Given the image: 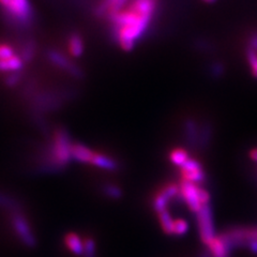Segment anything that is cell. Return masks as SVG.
<instances>
[{"label": "cell", "mask_w": 257, "mask_h": 257, "mask_svg": "<svg viewBox=\"0 0 257 257\" xmlns=\"http://www.w3.org/2000/svg\"><path fill=\"white\" fill-rule=\"evenodd\" d=\"M48 57H50V60L55 64V66H57L58 68L67 71L71 75H73L74 77H77V78L83 77L82 70L77 68L74 63L69 61L63 55L57 52H51L48 54Z\"/></svg>", "instance_id": "8"}, {"label": "cell", "mask_w": 257, "mask_h": 257, "mask_svg": "<svg viewBox=\"0 0 257 257\" xmlns=\"http://www.w3.org/2000/svg\"><path fill=\"white\" fill-rule=\"evenodd\" d=\"M189 229V223L184 219H175L173 224V231L172 235L181 236L186 234Z\"/></svg>", "instance_id": "20"}, {"label": "cell", "mask_w": 257, "mask_h": 257, "mask_svg": "<svg viewBox=\"0 0 257 257\" xmlns=\"http://www.w3.org/2000/svg\"><path fill=\"white\" fill-rule=\"evenodd\" d=\"M93 155L94 151L82 143H74L73 146H72V161H75L77 163L90 164Z\"/></svg>", "instance_id": "9"}, {"label": "cell", "mask_w": 257, "mask_h": 257, "mask_svg": "<svg viewBox=\"0 0 257 257\" xmlns=\"http://www.w3.org/2000/svg\"><path fill=\"white\" fill-rule=\"evenodd\" d=\"M204 2H206V3H213L214 0H204Z\"/></svg>", "instance_id": "29"}, {"label": "cell", "mask_w": 257, "mask_h": 257, "mask_svg": "<svg viewBox=\"0 0 257 257\" xmlns=\"http://www.w3.org/2000/svg\"><path fill=\"white\" fill-rule=\"evenodd\" d=\"M190 158L189 152L183 148H175L170 154V160L172 161V163L178 167H181Z\"/></svg>", "instance_id": "17"}, {"label": "cell", "mask_w": 257, "mask_h": 257, "mask_svg": "<svg viewBox=\"0 0 257 257\" xmlns=\"http://www.w3.org/2000/svg\"><path fill=\"white\" fill-rule=\"evenodd\" d=\"M82 257H96V243L91 237L84 240V254Z\"/></svg>", "instance_id": "21"}, {"label": "cell", "mask_w": 257, "mask_h": 257, "mask_svg": "<svg viewBox=\"0 0 257 257\" xmlns=\"http://www.w3.org/2000/svg\"><path fill=\"white\" fill-rule=\"evenodd\" d=\"M250 158L255 161V162H257V148L256 149H253L251 152H250Z\"/></svg>", "instance_id": "26"}, {"label": "cell", "mask_w": 257, "mask_h": 257, "mask_svg": "<svg viewBox=\"0 0 257 257\" xmlns=\"http://www.w3.org/2000/svg\"><path fill=\"white\" fill-rule=\"evenodd\" d=\"M85 50L83 39L78 35H71L68 40V51L73 57H80Z\"/></svg>", "instance_id": "16"}, {"label": "cell", "mask_w": 257, "mask_h": 257, "mask_svg": "<svg viewBox=\"0 0 257 257\" xmlns=\"http://www.w3.org/2000/svg\"><path fill=\"white\" fill-rule=\"evenodd\" d=\"M19 2L24 3V4H28V0H19Z\"/></svg>", "instance_id": "28"}, {"label": "cell", "mask_w": 257, "mask_h": 257, "mask_svg": "<svg viewBox=\"0 0 257 257\" xmlns=\"http://www.w3.org/2000/svg\"><path fill=\"white\" fill-rule=\"evenodd\" d=\"M247 247L250 248V251H251V252H253V253L257 254V240H253V241H251V242L247 244Z\"/></svg>", "instance_id": "25"}, {"label": "cell", "mask_w": 257, "mask_h": 257, "mask_svg": "<svg viewBox=\"0 0 257 257\" xmlns=\"http://www.w3.org/2000/svg\"><path fill=\"white\" fill-rule=\"evenodd\" d=\"M24 67V59L21 56L14 55L10 58L0 59V72H19Z\"/></svg>", "instance_id": "14"}, {"label": "cell", "mask_w": 257, "mask_h": 257, "mask_svg": "<svg viewBox=\"0 0 257 257\" xmlns=\"http://www.w3.org/2000/svg\"><path fill=\"white\" fill-rule=\"evenodd\" d=\"M90 164L92 166L101 168V170H105L109 172H116V171H119L120 168V164L116 159L109 157L107 155L101 154V152H95V151Z\"/></svg>", "instance_id": "11"}, {"label": "cell", "mask_w": 257, "mask_h": 257, "mask_svg": "<svg viewBox=\"0 0 257 257\" xmlns=\"http://www.w3.org/2000/svg\"><path fill=\"white\" fill-rule=\"evenodd\" d=\"M9 214L11 226L22 244L28 248H35L38 244V239L26 215L23 211L12 212Z\"/></svg>", "instance_id": "2"}, {"label": "cell", "mask_w": 257, "mask_h": 257, "mask_svg": "<svg viewBox=\"0 0 257 257\" xmlns=\"http://www.w3.org/2000/svg\"><path fill=\"white\" fill-rule=\"evenodd\" d=\"M14 48L7 43H0V59H7L14 56Z\"/></svg>", "instance_id": "23"}, {"label": "cell", "mask_w": 257, "mask_h": 257, "mask_svg": "<svg viewBox=\"0 0 257 257\" xmlns=\"http://www.w3.org/2000/svg\"><path fill=\"white\" fill-rule=\"evenodd\" d=\"M180 171V180L188 181L192 183L199 184L206 179V172L202 163L197 161L196 159L190 158L186 163L181 167H179Z\"/></svg>", "instance_id": "6"}, {"label": "cell", "mask_w": 257, "mask_h": 257, "mask_svg": "<svg viewBox=\"0 0 257 257\" xmlns=\"http://www.w3.org/2000/svg\"><path fill=\"white\" fill-rule=\"evenodd\" d=\"M158 0H130L128 4L109 21L120 47L131 51L146 32L157 10Z\"/></svg>", "instance_id": "1"}, {"label": "cell", "mask_w": 257, "mask_h": 257, "mask_svg": "<svg viewBox=\"0 0 257 257\" xmlns=\"http://www.w3.org/2000/svg\"><path fill=\"white\" fill-rule=\"evenodd\" d=\"M62 105L63 100L60 99V96L51 93H43L34 96L30 109L45 115L47 112H55L60 110Z\"/></svg>", "instance_id": "5"}, {"label": "cell", "mask_w": 257, "mask_h": 257, "mask_svg": "<svg viewBox=\"0 0 257 257\" xmlns=\"http://www.w3.org/2000/svg\"><path fill=\"white\" fill-rule=\"evenodd\" d=\"M64 244L69 248L70 252L76 256H83L84 254V240H82L75 232H68L64 236Z\"/></svg>", "instance_id": "12"}, {"label": "cell", "mask_w": 257, "mask_h": 257, "mask_svg": "<svg viewBox=\"0 0 257 257\" xmlns=\"http://www.w3.org/2000/svg\"><path fill=\"white\" fill-rule=\"evenodd\" d=\"M206 246L212 257H230L231 248L221 235L215 236Z\"/></svg>", "instance_id": "10"}, {"label": "cell", "mask_w": 257, "mask_h": 257, "mask_svg": "<svg viewBox=\"0 0 257 257\" xmlns=\"http://www.w3.org/2000/svg\"><path fill=\"white\" fill-rule=\"evenodd\" d=\"M196 221L200 240L207 245L215 237L213 212L210 204L205 205L196 213Z\"/></svg>", "instance_id": "3"}, {"label": "cell", "mask_w": 257, "mask_h": 257, "mask_svg": "<svg viewBox=\"0 0 257 257\" xmlns=\"http://www.w3.org/2000/svg\"><path fill=\"white\" fill-rule=\"evenodd\" d=\"M200 188L202 187L196 183L182 180L179 182V196L186 203L190 211L195 214L204 207L200 200Z\"/></svg>", "instance_id": "4"}, {"label": "cell", "mask_w": 257, "mask_h": 257, "mask_svg": "<svg viewBox=\"0 0 257 257\" xmlns=\"http://www.w3.org/2000/svg\"><path fill=\"white\" fill-rule=\"evenodd\" d=\"M0 208L9 213L24 210L23 205L18 198H15L4 192H0Z\"/></svg>", "instance_id": "13"}, {"label": "cell", "mask_w": 257, "mask_h": 257, "mask_svg": "<svg viewBox=\"0 0 257 257\" xmlns=\"http://www.w3.org/2000/svg\"><path fill=\"white\" fill-rule=\"evenodd\" d=\"M22 76L21 74L19 73V72H13V73H11L10 75H8L6 78H5V83L7 86L9 87H14L18 85L20 83Z\"/></svg>", "instance_id": "24"}, {"label": "cell", "mask_w": 257, "mask_h": 257, "mask_svg": "<svg viewBox=\"0 0 257 257\" xmlns=\"http://www.w3.org/2000/svg\"><path fill=\"white\" fill-rule=\"evenodd\" d=\"M0 7L12 18L26 21L30 15L29 4H24L19 0H0Z\"/></svg>", "instance_id": "7"}, {"label": "cell", "mask_w": 257, "mask_h": 257, "mask_svg": "<svg viewBox=\"0 0 257 257\" xmlns=\"http://www.w3.org/2000/svg\"><path fill=\"white\" fill-rule=\"evenodd\" d=\"M200 257H212V256H211V254H210V253H209V252L207 251L206 253H204V254H203L202 256H200Z\"/></svg>", "instance_id": "27"}, {"label": "cell", "mask_w": 257, "mask_h": 257, "mask_svg": "<svg viewBox=\"0 0 257 257\" xmlns=\"http://www.w3.org/2000/svg\"><path fill=\"white\" fill-rule=\"evenodd\" d=\"M158 219H159L160 225H161V227H162L163 231L166 232V234L172 235L173 224H174V220L175 219H173V216H172L171 212L168 211V209H166V210L159 213L158 214Z\"/></svg>", "instance_id": "18"}, {"label": "cell", "mask_w": 257, "mask_h": 257, "mask_svg": "<svg viewBox=\"0 0 257 257\" xmlns=\"http://www.w3.org/2000/svg\"><path fill=\"white\" fill-rule=\"evenodd\" d=\"M246 59L253 76L257 77V52L248 47V50L246 51Z\"/></svg>", "instance_id": "22"}, {"label": "cell", "mask_w": 257, "mask_h": 257, "mask_svg": "<svg viewBox=\"0 0 257 257\" xmlns=\"http://www.w3.org/2000/svg\"><path fill=\"white\" fill-rule=\"evenodd\" d=\"M128 2L130 0H103L101 9L107 15V18L110 19L112 15H115L120 10L123 9Z\"/></svg>", "instance_id": "15"}, {"label": "cell", "mask_w": 257, "mask_h": 257, "mask_svg": "<svg viewBox=\"0 0 257 257\" xmlns=\"http://www.w3.org/2000/svg\"><path fill=\"white\" fill-rule=\"evenodd\" d=\"M102 191L104 195L111 199H120L123 195L122 190L120 189V187H118L117 184H114V183L103 184Z\"/></svg>", "instance_id": "19"}]
</instances>
